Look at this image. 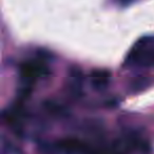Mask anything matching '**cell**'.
Here are the masks:
<instances>
[{
    "label": "cell",
    "mask_w": 154,
    "mask_h": 154,
    "mask_svg": "<svg viewBox=\"0 0 154 154\" xmlns=\"http://www.w3.org/2000/svg\"><path fill=\"white\" fill-rule=\"evenodd\" d=\"M47 64L43 60H28L19 66V76L26 86L35 84L38 79L48 74Z\"/></svg>",
    "instance_id": "obj_2"
},
{
    "label": "cell",
    "mask_w": 154,
    "mask_h": 154,
    "mask_svg": "<svg viewBox=\"0 0 154 154\" xmlns=\"http://www.w3.org/2000/svg\"><path fill=\"white\" fill-rule=\"evenodd\" d=\"M126 66L131 68H154V35L141 37L126 57Z\"/></svg>",
    "instance_id": "obj_1"
},
{
    "label": "cell",
    "mask_w": 154,
    "mask_h": 154,
    "mask_svg": "<svg viewBox=\"0 0 154 154\" xmlns=\"http://www.w3.org/2000/svg\"><path fill=\"white\" fill-rule=\"evenodd\" d=\"M90 79L92 87L98 91L105 90L110 84L111 73L108 70H94L91 72Z\"/></svg>",
    "instance_id": "obj_3"
},
{
    "label": "cell",
    "mask_w": 154,
    "mask_h": 154,
    "mask_svg": "<svg viewBox=\"0 0 154 154\" xmlns=\"http://www.w3.org/2000/svg\"><path fill=\"white\" fill-rule=\"evenodd\" d=\"M118 2L122 5H124V7H126V5H129L130 3H132L133 0H118Z\"/></svg>",
    "instance_id": "obj_6"
},
{
    "label": "cell",
    "mask_w": 154,
    "mask_h": 154,
    "mask_svg": "<svg viewBox=\"0 0 154 154\" xmlns=\"http://www.w3.org/2000/svg\"><path fill=\"white\" fill-rule=\"evenodd\" d=\"M84 85V75L78 68H72L69 73V88L75 95L80 94Z\"/></svg>",
    "instance_id": "obj_4"
},
{
    "label": "cell",
    "mask_w": 154,
    "mask_h": 154,
    "mask_svg": "<svg viewBox=\"0 0 154 154\" xmlns=\"http://www.w3.org/2000/svg\"><path fill=\"white\" fill-rule=\"evenodd\" d=\"M2 152H3V154H5V153L7 154H20L21 153L18 149L14 148L13 146H12V143H5V139H3V141H2Z\"/></svg>",
    "instance_id": "obj_5"
}]
</instances>
